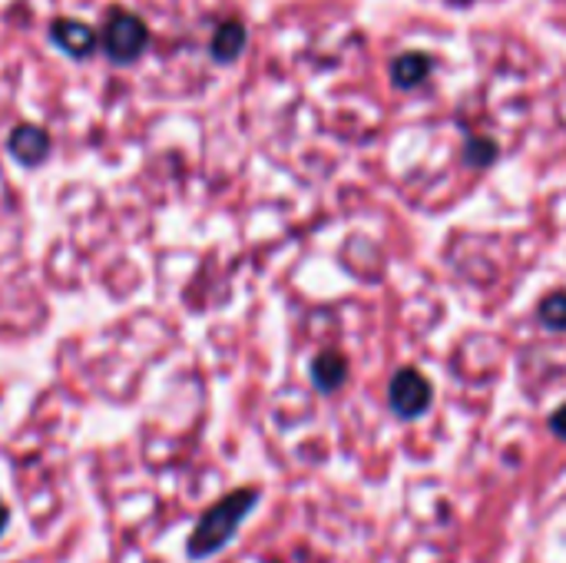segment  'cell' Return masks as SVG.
I'll return each instance as SVG.
<instances>
[{"label":"cell","instance_id":"1","mask_svg":"<svg viewBox=\"0 0 566 563\" xmlns=\"http://www.w3.org/2000/svg\"><path fill=\"white\" fill-rule=\"evenodd\" d=\"M255 504V490H236L226 500H219L216 507H209V513L196 523L193 540H189V553L193 556H209L216 553L242 523V517L249 513V507Z\"/></svg>","mask_w":566,"mask_h":563},{"label":"cell","instance_id":"4","mask_svg":"<svg viewBox=\"0 0 566 563\" xmlns=\"http://www.w3.org/2000/svg\"><path fill=\"white\" fill-rule=\"evenodd\" d=\"M47 150H51V143L44 137V130H37V127H24L11 137V153L18 160H24L28 166H37L47 156Z\"/></svg>","mask_w":566,"mask_h":563},{"label":"cell","instance_id":"2","mask_svg":"<svg viewBox=\"0 0 566 563\" xmlns=\"http://www.w3.org/2000/svg\"><path fill=\"white\" fill-rule=\"evenodd\" d=\"M146 44V28L140 18H130L123 11H117L110 21H107V31H104V47L113 61H133Z\"/></svg>","mask_w":566,"mask_h":563},{"label":"cell","instance_id":"9","mask_svg":"<svg viewBox=\"0 0 566 563\" xmlns=\"http://www.w3.org/2000/svg\"><path fill=\"white\" fill-rule=\"evenodd\" d=\"M540 318H543V325L546 328H566V295H549L543 305H540Z\"/></svg>","mask_w":566,"mask_h":563},{"label":"cell","instance_id":"11","mask_svg":"<svg viewBox=\"0 0 566 563\" xmlns=\"http://www.w3.org/2000/svg\"><path fill=\"white\" fill-rule=\"evenodd\" d=\"M4 523H8V507L0 504V530H4Z\"/></svg>","mask_w":566,"mask_h":563},{"label":"cell","instance_id":"7","mask_svg":"<svg viewBox=\"0 0 566 563\" xmlns=\"http://www.w3.org/2000/svg\"><path fill=\"white\" fill-rule=\"evenodd\" d=\"M312 375H315V385H318V388H325V391H335V388L345 381V375H348V365H345L338 355H322V358L315 361Z\"/></svg>","mask_w":566,"mask_h":563},{"label":"cell","instance_id":"3","mask_svg":"<svg viewBox=\"0 0 566 563\" xmlns=\"http://www.w3.org/2000/svg\"><path fill=\"white\" fill-rule=\"evenodd\" d=\"M431 404V385L417 371H401L391 381V408L401 418H417Z\"/></svg>","mask_w":566,"mask_h":563},{"label":"cell","instance_id":"5","mask_svg":"<svg viewBox=\"0 0 566 563\" xmlns=\"http://www.w3.org/2000/svg\"><path fill=\"white\" fill-rule=\"evenodd\" d=\"M54 37L67 54H77V57H87L97 44V37L87 24H67V21L54 28Z\"/></svg>","mask_w":566,"mask_h":563},{"label":"cell","instance_id":"10","mask_svg":"<svg viewBox=\"0 0 566 563\" xmlns=\"http://www.w3.org/2000/svg\"><path fill=\"white\" fill-rule=\"evenodd\" d=\"M549 427H553V431H556L559 437H566V404H563V408H559V411L553 414V421H549Z\"/></svg>","mask_w":566,"mask_h":563},{"label":"cell","instance_id":"8","mask_svg":"<svg viewBox=\"0 0 566 563\" xmlns=\"http://www.w3.org/2000/svg\"><path fill=\"white\" fill-rule=\"evenodd\" d=\"M242 41H246V31L239 24H222L216 31V41H213V51L219 61H232L239 51H242Z\"/></svg>","mask_w":566,"mask_h":563},{"label":"cell","instance_id":"6","mask_svg":"<svg viewBox=\"0 0 566 563\" xmlns=\"http://www.w3.org/2000/svg\"><path fill=\"white\" fill-rule=\"evenodd\" d=\"M427 67H431V64H427L424 54H404V57L394 61L391 77H394L398 87H417V84L427 77Z\"/></svg>","mask_w":566,"mask_h":563}]
</instances>
